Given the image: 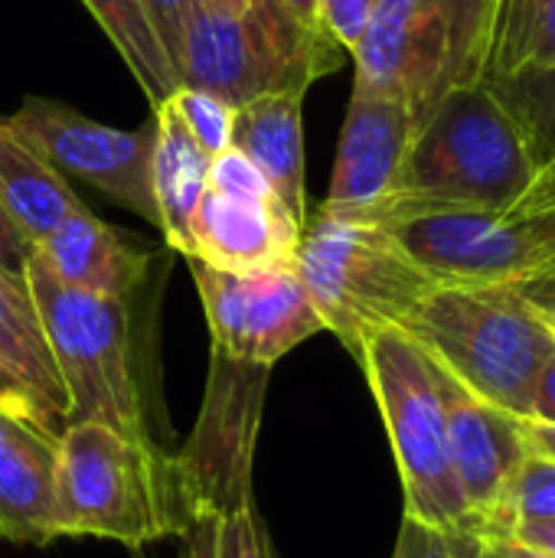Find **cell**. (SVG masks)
Listing matches in <instances>:
<instances>
[{"label": "cell", "instance_id": "7a4b0ae2", "mask_svg": "<svg viewBox=\"0 0 555 558\" xmlns=\"http://www.w3.org/2000/svg\"><path fill=\"white\" fill-rule=\"evenodd\" d=\"M399 330L484 402L533 418L555 343L550 307L527 284L435 288Z\"/></svg>", "mask_w": 555, "mask_h": 558}, {"label": "cell", "instance_id": "3957f363", "mask_svg": "<svg viewBox=\"0 0 555 558\" xmlns=\"http://www.w3.org/2000/svg\"><path fill=\"white\" fill-rule=\"evenodd\" d=\"M533 177L536 160L517 118L484 82L451 92L429 111L412 137L396 193L379 209L468 206L514 216Z\"/></svg>", "mask_w": 555, "mask_h": 558}, {"label": "cell", "instance_id": "f35d334b", "mask_svg": "<svg viewBox=\"0 0 555 558\" xmlns=\"http://www.w3.org/2000/svg\"><path fill=\"white\" fill-rule=\"evenodd\" d=\"M307 29H314V33H327V26H324V13H321V0H281Z\"/></svg>", "mask_w": 555, "mask_h": 558}, {"label": "cell", "instance_id": "cb8c5ba5", "mask_svg": "<svg viewBox=\"0 0 555 558\" xmlns=\"http://www.w3.org/2000/svg\"><path fill=\"white\" fill-rule=\"evenodd\" d=\"M497 98L517 118L536 170L555 157V62L543 69H527L510 78L491 82Z\"/></svg>", "mask_w": 555, "mask_h": 558}, {"label": "cell", "instance_id": "ba28073f", "mask_svg": "<svg viewBox=\"0 0 555 558\" xmlns=\"http://www.w3.org/2000/svg\"><path fill=\"white\" fill-rule=\"evenodd\" d=\"M357 360L393 445L406 497L402 517L448 533H478L451 468L445 409L429 353L406 330L386 327L363 340Z\"/></svg>", "mask_w": 555, "mask_h": 558}, {"label": "cell", "instance_id": "ab89813d", "mask_svg": "<svg viewBox=\"0 0 555 558\" xmlns=\"http://www.w3.org/2000/svg\"><path fill=\"white\" fill-rule=\"evenodd\" d=\"M183 558H206V520L190 530V546Z\"/></svg>", "mask_w": 555, "mask_h": 558}, {"label": "cell", "instance_id": "4fadbf2b", "mask_svg": "<svg viewBox=\"0 0 555 558\" xmlns=\"http://www.w3.org/2000/svg\"><path fill=\"white\" fill-rule=\"evenodd\" d=\"M268 373L272 369L265 366L232 363L219 353L209 360L206 402L193 441L180 454L196 520H209L239 497L252 494L249 471Z\"/></svg>", "mask_w": 555, "mask_h": 558}, {"label": "cell", "instance_id": "8992f818", "mask_svg": "<svg viewBox=\"0 0 555 558\" xmlns=\"http://www.w3.org/2000/svg\"><path fill=\"white\" fill-rule=\"evenodd\" d=\"M347 49L330 33L307 29L281 0H245L219 7L190 3L180 82L209 92L232 108L278 92H307L343 65Z\"/></svg>", "mask_w": 555, "mask_h": 558}, {"label": "cell", "instance_id": "d590c367", "mask_svg": "<svg viewBox=\"0 0 555 558\" xmlns=\"http://www.w3.org/2000/svg\"><path fill=\"white\" fill-rule=\"evenodd\" d=\"M481 556L484 558H550L543 556V553H536V549H530V546H523L520 539H514V536H504V533H497V536H481Z\"/></svg>", "mask_w": 555, "mask_h": 558}, {"label": "cell", "instance_id": "7c38bea8", "mask_svg": "<svg viewBox=\"0 0 555 558\" xmlns=\"http://www.w3.org/2000/svg\"><path fill=\"white\" fill-rule=\"evenodd\" d=\"M7 121L62 177H79L134 216L160 226L150 193L154 118L134 131H124L92 121L82 111L49 98H26Z\"/></svg>", "mask_w": 555, "mask_h": 558}, {"label": "cell", "instance_id": "5b68a950", "mask_svg": "<svg viewBox=\"0 0 555 558\" xmlns=\"http://www.w3.org/2000/svg\"><path fill=\"white\" fill-rule=\"evenodd\" d=\"M294 271L324 330L353 356L370 333L402 327L442 288L383 222L324 206L307 216Z\"/></svg>", "mask_w": 555, "mask_h": 558}, {"label": "cell", "instance_id": "7402d4cb", "mask_svg": "<svg viewBox=\"0 0 555 558\" xmlns=\"http://www.w3.org/2000/svg\"><path fill=\"white\" fill-rule=\"evenodd\" d=\"M82 3L92 10L111 46L121 52V59L128 62V69L134 72L137 85L144 88L154 108L183 88L180 72L167 56L141 0H82Z\"/></svg>", "mask_w": 555, "mask_h": 558}, {"label": "cell", "instance_id": "f1b7e54d", "mask_svg": "<svg viewBox=\"0 0 555 558\" xmlns=\"http://www.w3.org/2000/svg\"><path fill=\"white\" fill-rule=\"evenodd\" d=\"M379 0H321V13H324V26L327 33L347 49L353 52L373 10Z\"/></svg>", "mask_w": 555, "mask_h": 558}, {"label": "cell", "instance_id": "2e32d148", "mask_svg": "<svg viewBox=\"0 0 555 558\" xmlns=\"http://www.w3.org/2000/svg\"><path fill=\"white\" fill-rule=\"evenodd\" d=\"M59 432L0 409V539L49 546L56 536Z\"/></svg>", "mask_w": 555, "mask_h": 558}, {"label": "cell", "instance_id": "8fae6325", "mask_svg": "<svg viewBox=\"0 0 555 558\" xmlns=\"http://www.w3.org/2000/svg\"><path fill=\"white\" fill-rule=\"evenodd\" d=\"M203 301L213 353L272 369L294 347L324 330L294 268H272L252 275H232L186 262Z\"/></svg>", "mask_w": 555, "mask_h": 558}, {"label": "cell", "instance_id": "7bdbcfd3", "mask_svg": "<svg viewBox=\"0 0 555 558\" xmlns=\"http://www.w3.org/2000/svg\"><path fill=\"white\" fill-rule=\"evenodd\" d=\"M478 558H484V556H481V549H478Z\"/></svg>", "mask_w": 555, "mask_h": 558}, {"label": "cell", "instance_id": "b9f144b4", "mask_svg": "<svg viewBox=\"0 0 555 558\" xmlns=\"http://www.w3.org/2000/svg\"><path fill=\"white\" fill-rule=\"evenodd\" d=\"M550 330H553V343H555V307H550Z\"/></svg>", "mask_w": 555, "mask_h": 558}, {"label": "cell", "instance_id": "60d3db41", "mask_svg": "<svg viewBox=\"0 0 555 558\" xmlns=\"http://www.w3.org/2000/svg\"><path fill=\"white\" fill-rule=\"evenodd\" d=\"M206 3H219V7H242L245 0H206Z\"/></svg>", "mask_w": 555, "mask_h": 558}, {"label": "cell", "instance_id": "52a82bcc", "mask_svg": "<svg viewBox=\"0 0 555 558\" xmlns=\"http://www.w3.org/2000/svg\"><path fill=\"white\" fill-rule=\"evenodd\" d=\"M23 281L69 396L65 425L98 422L150 441L144 396L134 373L128 301L62 284L39 262L36 248L23 268Z\"/></svg>", "mask_w": 555, "mask_h": 558}, {"label": "cell", "instance_id": "44dd1931", "mask_svg": "<svg viewBox=\"0 0 555 558\" xmlns=\"http://www.w3.org/2000/svg\"><path fill=\"white\" fill-rule=\"evenodd\" d=\"M0 356L29 383L49 415L65 428L69 418V396L46 347L36 304L23 278L0 268Z\"/></svg>", "mask_w": 555, "mask_h": 558}, {"label": "cell", "instance_id": "5bb4252c", "mask_svg": "<svg viewBox=\"0 0 555 558\" xmlns=\"http://www.w3.org/2000/svg\"><path fill=\"white\" fill-rule=\"evenodd\" d=\"M415 131L419 124L399 98L353 82L324 209L343 216L376 213L396 193Z\"/></svg>", "mask_w": 555, "mask_h": 558}, {"label": "cell", "instance_id": "4dcf8cb0", "mask_svg": "<svg viewBox=\"0 0 555 558\" xmlns=\"http://www.w3.org/2000/svg\"><path fill=\"white\" fill-rule=\"evenodd\" d=\"M523 219L533 252H536V268H533V281L530 291H543V288H555V206L530 213V216H517Z\"/></svg>", "mask_w": 555, "mask_h": 558}, {"label": "cell", "instance_id": "9c48e42d", "mask_svg": "<svg viewBox=\"0 0 555 558\" xmlns=\"http://www.w3.org/2000/svg\"><path fill=\"white\" fill-rule=\"evenodd\" d=\"M396 242L442 284H527L536 252L523 219L468 206H386L376 216Z\"/></svg>", "mask_w": 555, "mask_h": 558}, {"label": "cell", "instance_id": "d4e9b609", "mask_svg": "<svg viewBox=\"0 0 555 558\" xmlns=\"http://www.w3.org/2000/svg\"><path fill=\"white\" fill-rule=\"evenodd\" d=\"M523 523H555V461L527 451L517 464L504 500L481 536L507 533Z\"/></svg>", "mask_w": 555, "mask_h": 558}, {"label": "cell", "instance_id": "277c9868", "mask_svg": "<svg viewBox=\"0 0 555 558\" xmlns=\"http://www.w3.org/2000/svg\"><path fill=\"white\" fill-rule=\"evenodd\" d=\"M500 0H379L357 49V78L399 98L415 124L451 92L484 85Z\"/></svg>", "mask_w": 555, "mask_h": 558}, {"label": "cell", "instance_id": "d6986e66", "mask_svg": "<svg viewBox=\"0 0 555 558\" xmlns=\"http://www.w3.org/2000/svg\"><path fill=\"white\" fill-rule=\"evenodd\" d=\"M213 157L196 144L177 114L173 101L154 108V150H150V193L160 216V232L173 252L193 258V219L209 183Z\"/></svg>", "mask_w": 555, "mask_h": 558}, {"label": "cell", "instance_id": "30bf717a", "mask_svg": "<svg viewBox=\"0 0 555 558\" xmlns=\"http://www.w3.org/2000/svg\"><path fill=\"white\" fill-rule=\"evenodd\" d=\"M301 232L245 154L229 147L213 160L193 219V258L232 275L294 268Z\"/></svg>", "mask_w": 555, "mask_h": 558}, {"label": "cell", "instance_id": "83f0119b", "mask_svg": "<svg viewBox=\"0 0 555 558\" xmlns=\"http://www.w3.org/2000/svg\"><path fill=\"white\" fill-rule=\"evenodd\" d=\"M481 536L478 533H448L412 517H402L399 539L393 558H478Z\"/></svg>", "mask_w": 555, "mask_h": 558}, {"label": "cell", "instance_id": "9a60e30c", "mask_svg": "<svg viewBox=\"0 0 555 558\" xmlns=\"http://www.w3.org/2000/svg\"><path fill=\"white\" fill-rule=\"evenodd\" d=\"M432 369H435V383H438V396L445 409L451 468L468 500V510L478 523V533H484V526L491 523V517L497 513L504 500V490L517 464L527 454L520 418H514L510 412L464 389L435 360H432Z\"/></svg>", "mask_w": 555, "mask_h": 558}, {"label": "cell", "instance_id": "836d02e7", "mask_svg": "<svg viewBox=\"0 0 555 558\" xmlns=\"http://www.w3.org/2000/svg\"><path fill=\"white\" fill-rule=\"evenodd\" d=\"M550 206H555V157L546 167L536 170L533 186L527 190V196H523V203L517 206L514 216H530V213H540V209H550Z\"/></svg>", "mask_w": 555, "mask_h": 558}, {"label": "cell", "instance_id": "1f68e13d", "mask_svg": "<svg viewBox=\"0 0 555 558\" xmlns=\"http://www.w3.org/2000/svg\"><path fill=\"white\" fill-rule=\"evenodd\" d=\"M141 3H144V10H147V16H150L154 29H157V36H160L164 49H167V56H170L173 65H177L180 49H183L186 16H190V3H193V0H141Z\"/></svg>", "mask_w": 555, "mask_h": 558}, {"label": "cell", "instance_id": "74e56055", "mask_svg": "<svg viewBox=\"0 0 555 558\" xmlns=\"http://www.w3.org/2000/svg\"><path fill=\"white\" fill-rule=\"evenodd\" d=\"M533 418H536V422H550V425H555V356L546 363V369H543V376H540Z\"/></svg>", "mask_w": 555, "mask_h": 558}, {"label": "cell", "instance_id": "ffe728a7", "mask_svg": "<svg viewBox=\"0 0 555 558\" xmlns=\"http://www.w3.org/2000/svg\"><path fill=\"white\" fill-rule=\"evenodd\" d=\"M0 206L33 245L85 209L65 177L29 147L7 118H0Z\"/></svg>", "mask_w": 555, "mask_h": 558}, {"label": "cell", "instance_id": "603a6c76", "mask_svg": "<svg viewBox=\"0 0 555 558\" xmlns=\"http://www.w3.org/2000/svg\"><path fill=\"white\" fill-rule=\"evenodd\" d=\"M555 62V0H500L487 82Z\"/></svg>", "mask_w": 555, "mask_h": 558}, {"label": "cell", "instance_id": "f546056e", "mask_svg": "<svg viewBox=\"0 0 555 558\" xmlns=\"http://www.w3.org/2000/svg\"><path fill=\"white\" fill-rule=\"evenodd\" d=\"M0 409L3 412H13L20 418H29V422H39L52 432H62L59 422L49 415V409L39 402V396L29 389V383L0 356Z\"/></svg>", "mask_w": 555, "mask_h": 558}, {"label": "cell", "instance_id": "e575fe53", "mask_svg": "<svg viewBox=\"0 0 555 558\" xmlns=\"http://www.w3.org/2000/svg\"><path fill=\"white\" fill-rule=\"evenodd\" d=\"M494 536H497V533H494ZM504 536H514V539H520L523 546H530V549H536V553H543V556L555 558V523H523V526L507 530Z\"/></svg>", "mask_w": 555, "mask_h": 558}, {"label": "cell", "instance_id": "ac0fdd59", "mask_svg": "<svg viewBox=\"0 0 555 558\" xmlns=\"http://www.w3.org/2000/svg\"><path fill=\"white\" fill-rule=\"evenodd\" d=\"M301 92L262 95L236 108L229 147L245 154L268 180L275 196L288 206L294 222L307 226V183H304V124Z\"/></svg>", "mask_w": 555, "mask_h": 558}, {"label": "cell", "instance_id": "484cf974", "mask_svg": "<svg viewBox=\"0 0 555 558\" xmlns=\"http://www.w3.org/2000/svg\"><path fill=\"white\" fill-rule=\"evenodd\" d=\"M206 558H275L252 494L206 520Z\"/></svg>", "mask_w": 555, "mask_h": 558}, {"label": "cell", "instance_id": "e0dca14e", "mask_svg": "<svg viewBox=\"0 0 555 558\" xmlns=\"http://www.w3.org/2000/svg\"><path fill=\"white\" fill-rule=\"evenodd\" d=\"M39 262L69 288L128 301L147 278L150 252L88 209L69 216L36 245Z\"/></svg>", "mask_w": 555, "mask_h": 558}, {"label": "cell", "instance_id": "6da1fadb", "mask_svg": "<svg viewBox=\"0 0 555 558\" xmlns=\"http://www.w3.org/2000/svg\"><path fill=\"white\" fill-rule=\"evenodd\" d=\"M56 536L108 539L144 549L190 536L193 513L180 458L98 422H72L56 451Z\"/></svg>", "mask_w": 555, "mask_h": 558}, {"label": "cell", "instance_id": "4316f807", "mask_svg": "<svg viewBox=\"0 0 555 558\" xmlns=\"http://www.w3.org/2000/svg\"><path fill=\"white\" fill-rule=\"evenodd\" d=\"M177 114L183 118L186 131L196 137V144L216 160L222 150H229V137H232V118L236 108L209 92H196V88H180L177 95H170Z\"/></svg>", "mask_w": 555, "mask_h": 558}, {"label": "cell", "instance_id": "d6a6232c", "mask_svg": "<svg viewBox=\"0 0 555 558\" xmlns=\"http://www.w3.org/2000/svg\"><path fill=\"white\" fill-rule=\"evenodd\" d=\"M33 248L36 245L20 232V226L10 219V213L0 206V268L16 275V278H23V268H26Z\"/></svg>", "mask_w": 555, "mask_h": 558}, {"label": "cell", "instance_id": "8d00e7d4", "mask_svg": "<svg viewBox=\"0 0 555 558\" xmlns=\"http://www.w3.org/2000/svg\"><path fill=\"white\" fill-rule=\"evenodd\" d=\"M520 435L527 441V451H536L555 461V425L536 422V418H520Z\"/></svg>", "mask_w": 555, "mask_h": 558}]
</instances>
